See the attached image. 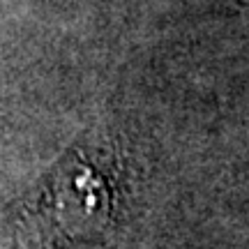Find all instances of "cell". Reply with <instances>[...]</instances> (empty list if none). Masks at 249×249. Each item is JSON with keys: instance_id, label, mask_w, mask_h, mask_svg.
<instances>
[{"instance_id": "1", "label": "cell", "mask_w": 249, "mask_h": 249, "mask_svg": "<svg viewBox=\"0 0 249 249\" xmlns=\"http://www.w3.org/2000/svg\"><path fill=\"white\" fill-rule=\"evenodd\" d=\"M116 173L83 150L67 152L18 219L26 249H53L74 240H95L113 226Z\"/></svg>"}]
</instances>
